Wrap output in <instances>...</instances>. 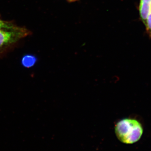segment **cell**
<instances>
[{"label": "cell", "instance_id": "1", "mask_svg": "<svg viewBox=\"0 0 151 151\" xmlns=\"http://www.w3.org/2000/svg\"><path fill=\"white\" fill-rule=\"evenodd\" d=\"M115 131L119 141L124 144L131 145L140 139L144 130L139 121L134 119L126 118L117 123Z\"/></svg>", "mask_w": 151, "mask_h": 151}, {"label": "cell", "instance_id": "7", "mask_svg": "<svg viewBox=\"0 0 151 151\" xmlns=\"http://www.w3.org/2000/svg\"><path fill=\"white\" fill-rule=\"evenodd\" d=\"M69 3H73L77 1L78 0H66Z\"/></svg>", "mask_w": 151, "mask_h": 151}, {"label": "cell", "instance_id": "6", "mask_svg": "<svg viewBox=\"0 0 151 151\" xmlns=\"http://www.w3.org/2000/svg\"><path fill=\"white\" fill-rule=\"evenodd\" d=\"M145 25L148 34L151 37V11L147 18L145 24Z\"/></svg>", "mask_w": 151, "mask_h": 151}, {"label": "cell", "instance_id": "3", "mask_svg": "<svg viewBox=\"0 0 151 151\" xmlns=\"http://www.w3.org/2000/svg\"><path fill=\"white\" fill-rule=\"evenodd\" d=\"M151 11V0H140L139 12L140 16L144 24Z\"/></svg>", "mask_w": 151, "mask_h": 151}, {"label": "cell", "instance_id": "4", "mask_svg": "<svg viewBox=\"0 0 151 151\" xmlns=\"http://www.w3.org/2000/svg\"><path fill=\"white\" fill-rule=\"evenodd\" d=\"M37 60V58L36 57L32 55L27 54L23 57L21 63L24 67L30 68L35 64Z\"/></svg>", "mask_w": 151, "mask_h": 151}, {"label": "cell", "instance_id": "5", "mask_svg": "<svg viewBox=\"0 0 151 151\" xmlns=\"http://www.w3.org/2000/svg\"><path fill=\"white\" fill-rule=\"evenodd\" d=\"M20 27L12 22L3 20L0 19V29L12 31L19 29Z\"/></svg>", "mask_w": 151, "mask_h": 151}, {"label": "cell", "instance_id": "2", "mask_svg": "<svg viewBox=\"0 0 151 151\" xmlns=\"http://www.w3.org/2000/svg\"><path fill=\"white\" fill-rule=\"evenodd\" d=\"M30 34V32L23 27L12 31L0 29V52L6 50L19 40Z\"/></svg>", "mask_w": 151, "mask_h": 151}]
</instances>
